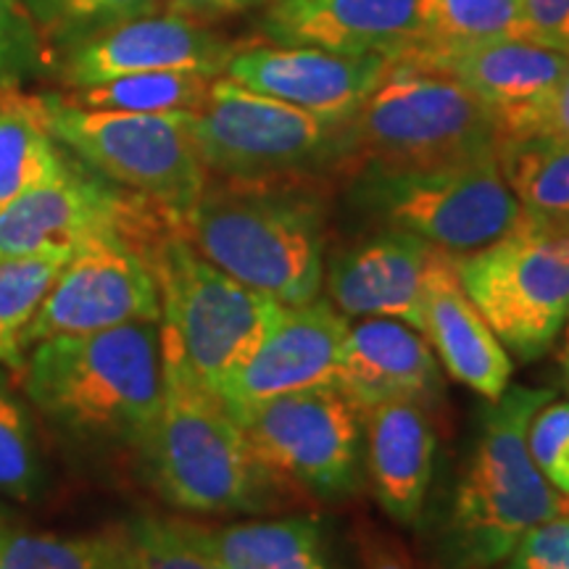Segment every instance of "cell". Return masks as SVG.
Listing matches in <instances>:
<instances>
[{"label": "cell", "mask_w": 569, "mask_h": 569, "mask_svg": "<svg viewBox=\"0 0 569 569\" xmlns=\"http://www.w3.org/2000/svg\"><path fill=\"white\" fill-rule=\"evenodd\" d=\"M46 69H51V59L24 3L0 0V90L21 88Z\"/></svg>", "instance_id": "cell-33"}, {"label": "cell", "mask_w": 569, "mask_h": 569, "mask_svg": "<svg viewBox=\"0 0 569 569\" xmlns=\"http://www.w3.org/2000/svg\"><path fill=\"white\" fill-rule=\"evenodd\" d=\"M117 536H51L3 530L0 569H109Z\"/></svg>", "instance_id": "cell-31"}, {"label": "cell", "mask_w": 569, "mask_h": 569, "mask_svg": "<svg viewBox=\"0 0 569 569\" xmlns=\"http://www.w3.org/2000/svg\"><path fill=\"white\" fill-rule=\"evenodd\" d=\"M569 353V317L565 322V330H561V359Z\"/></svg>", "instance_id": "cell-40"}, {"label": "cell", "mask_w": 569, "mask_h": 569, "mask_svg": "<svg viewBox=\"0 0 569 569\" xmlns=\"http://www.w3.org/2000/svg\"><path fill=\"white\" fill-rule=\"evenodd\" d=\"M261 3H267V0H163V11L180 13V17L209 24V21L232 17V13L248 11Z\"/></svg>", "instance_id": "cell-38"}, {"label": "cell", "mask_w": 569, "mask_h": 569, "mask_svg": "<svg viewBox=\"0 0 569 569\" xmlns=\"http://www.w3.org/2000/svg\"><path fill=\"white\" fill-rule=\"evenodd\" d=\"M422 336L440 367L461 386L488 401H498L509 390L511 356L467 296L453 256L446 251L436 253L425 280Z\"/></svg>", "instance_id": "cell-21"}, {"label": "cell", "mask_w": 569, "mask_h": 569, "mask_svg": "<svg viewBox=\"0 0 569 569\" xmlns=\"http://www.w3.org/2000/svg\"><path fill=\"white\" fill-rule=\"evenodd\" d=\"M27 396L69 432L138 446L159 415L163 356L159 322H127L32 346L21 365Z\"/></svg>", "instance_id": "cell-3"}, {"label": "cell", "mask_w": 569, "mask_h": 569, "mask_svg": "<svg viewBox=\"0 0 569 569\" xmlns=\"http://www.w3.org/2000/svg\"><path fill=\"white\" fill-rule=\"evenodd\" d=\"M172 224L161 209L71 161L59 180L0 206V256H69L106 232H124L148 248Z\"/></svg>", "instance_id": "cell-13"}, {"label": "cell", "mask_w": 569, "mask_h": 569, "mask_svg": "<svg viewBox=\"0 0 569 569\" xmlns=\"http://www.w3.org/2000/svg\"><path fill=\"white\" fill-rule=\"evenodd\" d=\"M530 40L522 0H422V40Z\"/></svg>", "instance_id": "cell-30"}, {"label": "cell", "mask_w": 569, "mask_h": 569, "mask_svg": "<svg viewBox=\"0 0 569 569\" xmlns=\"http://www.w3.org/2000/svg\"><path fill=\"white\" fill-rule=\"evenodd\" d=\"M190 134L209 177L277 180L340 167L346 122L261 96L222 74L201 109L190 113Z\"/></svg>", "instance_id": "cell-10"}, {"label": "cell", "mask_w": 569, "mask_h": 569, "mask_svg": "<svg viewBox=\"0 0 569 569\" xmlns=\"http://www.w3.org/2000/svg\"><path fill=\"white\" fill-rule=\"evenodd\" d=\"M238 422L274 482H296L327 501L359 488L365 415L338 386L272 398Z\"/></svg>", "instance_id": "cell-11"}, {"label": "cell", "mask_w": 569, "mask_h": 569, "mask_svg": "<svg viewBox=\"0 0 569 569\" xmlns=\"http://www.w3.org/2000/svg\"><path fill=\"white\" fill-rule=\"evenodd\" d=\"M503 142L496 113L451 77L390 63L386 80L346 122L343 161L353 169H432L496 156Z\"/></svg>", "instance_id": "cell-5"}, {"label": "cell", "mask_w": 569, "mask_h": 569, "mask_svg": "<svg viewBox=\"0 0 569 569\" xmlns=\"http://www.w3.org/2000/svg\"><path fill=\"white\" fill-rule=\"evenodd\" d=\"M353 198L393 230L451 256L493 246L525 219L498 153L432 169H365L356 174Z\"/></svg>", "instance_id": "cell-9"}, {"label": "cell", "mask_w": 569, "mask_h": 569, "mask_svg": "<svg viewBox=\"0 0 569 569\" xmlns=\"http://www.w3.org/2000/svg\"><path fill=\"white\" fill-rule=\"evenodd\" d=\"M396 61L451 77L496 113L507 140L522 138L567 71L569 53L522 40H459L417 42Z\"/></svg>", "instance_id": "cell-15"}, {"label": "cell", "mask_w": 569, "mask_h": 569, "mask_svg": "<svg viewBox=\"0 0 569 569\" xmlns=\"http://www.w3.org/2000/svg\"><path fill=\"white\" fill-rule=\"evenodd\" d=\"M390 56H343L319 48L253 46L238 48L227 63V80L293 103L330 122H348L386 80Z\"/></svg>", "instance_id": "cell-17"}, {"label": "cell", "mask_w": 569, "mask_h": 569, "mask_svg": "<svg viewBox=\"0 0 569 569\" xmlns=\"http://www.w3.org/2000/svg\"><path fill=\"white\" fill-rule=\"evenodd\" d=\"M498 163L528 217L569 222V138H507L498 148Z\"/></svg>", "instance_id": "cell-25"}, {"label": "cell", "mask_w": 569, "mask_h": 569, "mask_svg": "<svg viewBox=\"0 0 569 569\" xmlns=\"http://www.w3.org/2000/svg\"><path fill=\"white\" fill-rule=\"evenodd\" d=\"M367 569H411L401 553L390 549L388 543H372L367 549Z\"/></svg>", "instance_id": "cell-39"}, {"label": "cell", "mask_w": 569, "mask_h": 569, "mask_svg": "<svg viewBox=\"0 0 569 569\" xmlns=\"http://www.w3.org/2000/svg\"><path fill=\"white\" fill-rule=\"evenodd\" d=\"M109 569H219L198 525L167 517H138L113 530Z\"/></svg>", "instance_id": "cell-27"}, {"label": "cell", "mask_w": 569, "mask_h": 569, "mask_svg": "<svg viewBox=\"0 0 569 569\" xmlns=\"http://www.w3.org/2000/svg\"><path fill=\"white\" fill-rule=\"evenodd\" d=\"M453 264L509 356L536 361L551 351L569 317V222L525 213L515 232Z\"/></svg>", "instance_id": "cell-8"}, {"label": "cell", "mask_w": 569, "mask_h": 569, "mask_svg": "<svg viewBox=\"0 0 569 569\" xmlns=\"http://www.w3.org/2000/svg\"><path fill=\"white\" fill-rule=\"evenodd\" d=\"M438 251L417 234L388 227L330 256L327 298L343 317L398 319L422 332L425 280Z\"/></svg>", "instance_id": "cell-18"}, {"label": "cell", "mask_w": 569, "mask_h": 569, "mask_svg": "<svg viewBox=\"0 0 569 569\" xmlns=\"http://www.w3.org/2000/svg\"><path fill=\"white\" fill-rule=\"evenodd\" d=\"M0 538H3V528H0Z\"/></svg>", "instance_id": "cell-42"}, {"label": "cell", "mask_w": 569, "mask_h": 569, "mask_svg": "<svg viewBox=\"0 0 569 569\" xmlns=\"http://www.w3.org/2000/svg\"><path fill=\"white\" fill-rule=\"evenodd\" d=\"M261 30L277 46L396 59L422 40V0H272Z\"/></svg>", "instance_id": "cell-19"}, {"label": "cell", "mask_w": 569, "mask_h": 569, "mask_svg": "<svg viewBox=\"0 0 569 569\" xmlns=\"http://www.w3.org/2000/svg\"><path fill=\"white\" fill-rule=\"evenodd\" d=\"M530 457L546 480L569 498V403L549 401L538 409L528 430Z\"/></svg>", "instance_id": "cell-34"}, {"label": "cell", "mask_w": 569, "mask_h": 569, "mask_svg": "<svg viewBox=\"0 0 569 569\" xmlns=\"http://www.w3.org/2000/svg\"><path fill=\"white\" fill-rule=\"evenodd\" d=\"M217 77L201 71H146L88 88L59 92L61 101L80 109L127 113H193L209 98Z\"/></svg>", "instance_id": "cell-26"}, {"label": "cell", "mask_w": 569, "mask_h": 569, "mask_svg": "<svg viewBox=\"0 0 569 569\" xmlns=\"http://www.w3.org/2000/svg\"><path fill=\"white\" fill-rule=\"evenodd\" d=\"M69 256H0V365L19 372L21 336Z\"/></svg>", "instance_id": "cell-29"}, {"label": "cell", "mask_w": 569, "mask_h": 569, "mask_svg": "<svg viewBox=\"0 0 569 569\" xmlns=\"http://www.w3.org/2000/svg\"><path fill=\"white\" fill-rule=\"evenodd\" d=\"M553 398L551 388L509 386L490 401L436 532L443 569H493L532 528L569 511V498L540 475L528 448L532 417Z\"/></svg>", "instance_id": "cell-2"}, {"label": "cell", "mask_w": 569, "mask_h": 569, "mask_svg": "<svg viewBox=\"0 0 569 569\" xmlns=\"http://www.w3.org/2000/svg\"><path fill=\"white\" fill-rule=\"evenodd\" d=\"M498 569H569V511L532 528Z\"/></svg>", "instance_id": "cell-35"}, {"label": "cell", "mask_w": 569, "mask_h": 569, "mask_svg": "<svg viewBox=\"0 0 569 569\" xmlns=\"http://www.w3.org/2000/svg\"><path fill=\"white\" fill-rule=\"evenodd\" d=\"M42 117L61 148L117 188L161 209L172 222L201 198L209 172L190 134V113L80 109L59 92L40 96Z\"/></svg>", "instance_id": "cell-7"}, {"label": "cell", "mask_w": 569, "mask_h": 569, "mask_svg": "<svg viewBox=\"0 0 569 569\" xmlns=\"http://www.w3.org/2000/svg\"><path fill=\"white\" fill-rule=\"evenodd\" d=\"M174 227L206 261L277 303L322 293L325 201L311 177L209 180Z\"/></svg>", "instance_id": "cell-1"}, {"label": "cell", "mask_w": 569, "mask_h": 569, "mask_svg": "<svg viewBox=\"0 0 569 569\" xmlns=\"http://www.w3.org/2000/svg\"><path fill=\"white\" fill-rule=\"evenodd\" d=\"M238 48L209 24L172 11H156L92 34L59 53L51 69L69 90L146 71H201L222 77Z\"/></svg>", "instance_id": "cell-16"}, {"label": "cell", "mask_w": 569, "mask_h": 569, "mask_svg": "<svg viewBox=\"0 0 569 569\" xmlns=\"http://www.w3.org/2000/svg\"><path fill=\"white\" fill-rule=\"evenodd\" d=\"M48 59L124 21L163 11V0H21Z\"/></svg>", "instance_id": "cell-28"}, {"label": "cell", "mask_w": 569, "mask_h": 569, "mask_svg": "<svg viewBox=\"0 0 569 569\" xmlns=\"http://www.w3.org/2000/svg\"><path fill=\"white\" fill-rule=\"evenodd\" d=\"M561 361H565V372H567V388H569V353H567L565 359H561Z\"/></svg>", "instance_id": "cell-41"}, {"label": "cell", "mask_w": 569, "mask_h": 569, "mask_svg": "<svg viewBox=\"0 0 569 569\" xmlns=\"http://www.w3.org/2000/svg\"><path fill=\"white\" fill-rule=\"evenodd\" d=\"M71 159L48 130L40 96L0 90V206L67 172Z\"/></svg>", "instance_id": "cell-24"}, {"label": "cell", "mask_w": 569, "mask_h": 569, "mask_svg": "<svg viewBox=\"0 0 569 569\" xmlns=\"http://www.w3.org/2000/svg\"><path fill=\"white\" fill-rule=\"evenodd\" d=\"M219 569H336L325 528L317 517H284L201 528Z\"/></svg>", "instance_id": "cell-23"}, {"label": "cell", "mask_w": 569, "mask_h": 569, "mask_svg": "<svg viewBox=\"0 0 569 569\" xmlns=\"http://www.w3.org/2000/svg\"><path fill=\"white\" fill-rule=\"evenodd\" d=\"M127 322H161L159 282L146 246L124 232H106L84 240L63 261L21 336V351L48 338Z\"/></svg>", "instance_id": "cell-12"}, {"label": "cell", "mask_w": 569, "mask_h": 569, "mask_svg": "<svg viewBox=\"0 0 569 569\" xmlns=\"http://www.w3.org/2000/svg\"><path fill=\"white\" fill-rule=\"evenodd\" d=\"M532 134H553V138H569V67L551 96L546 98L543 106L530 119L528 130L522 138H532Z\"/></svg>", "instance_id": "cell-37"}, {"label": "cell", "mask_w": 569, "mask_h": 569, "mask_svg": "<svg viewBox=\"0 0 569 569\" xmlns=\"http://www.w3.org/2000/svg\"><path fill=\"white\" fill-rule=\"evenodd\" d=\"M148 261L161 296V353L217 393L282 303L206 261L174 224L153 240Z\"/></svg>", "instance_id": "cell-6"}, {"label": "cell", "mask_w": 569, "mask_h": 569, "mask_svg": "<svg viewBox=\"0 0 569 569\" xmlns=\"http://www.w3.org/2000/svg\"><path fill=\"white\" fill-rule=\"evenodd\" d=\"M367 472L393 522L417 528L436 465V427L422 403L386 401L365 411Z\"/></svg>", "instance_id": "cell-22"}, {"label": "cell", "mask_w": 569, "mask_h": 569, "mask_svg": "<svg viewBox=\"0 0 569 569\" xmlns=\"http://www.w3.org/2000/svg\"><path fill=\"white\" fill-rule=\"evenodd\" d=\"M336 386L361 415L386 401L430 407L443 396V372L422 332L398 319L372 317L348 325Z\"/></svg>", "instance_id": "cell-20"}, {"label": "cell", "mask_w": 569, "mask_h": 569, "mask_svg": "<svg viewBox=\"0 0 569 569\" xmlns=\"http://www.w3.org/2000/svg\"><path fill=\"white\" fill-rule=\"evenodd\" d=\"M134 448L163 501L196 515L259 511L277 486L222 398L167 356L161 409Z\"/></svg>", "instance_id": "cell-4"}, {"label": "cell", "mask_w": 569, "mask_h": 569, "mask_svg": "<svg viewBox=\"0 0 569 569\" xmlns=\"http://www.w3.org/2000/svg\"><path fill=\"white\" fill-rule=\"evenodd\" d=\"M348 325L330 298L280 306L264 336L224 377L217 396L240 419L272 398L336 386Z\"/></svg>", "instance_id": "cell-14"}, {"label": "cell", "mask_w": 569, "mask_h": 569, "mask_svg": "<svg viewBox=\"0 0 569 569\" xmlns=\"http://www.w3.org/2000/svg\"><path fill=\"white\" fill-rule=\"evenodd\" d=\"M522 13L536 46L569 53V0H522Z\"/></svg>", "instance_id": "cell-36"}, {"label": "cell", "mask_w": 569, "mask_h": 569, "mask_svg": "<svg viewBox=\"0 0 569 569\" xmlns=\"http://www.w3.org/2000/svg\"><path fill=\"white\" fill-rule=\"evenodd\" d=\"M42 486L38 440L21 403L0 388V496L30 501Z\"/></svg>", "instance_id": "cell-32"}]
</instances>
